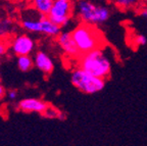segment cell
I'll list each match as a JSON object with an SVG mask.
<instances>
[{
  "instance_id": "obj_18",
  "label": "cell",
  "mask_w": 147,
  "mask_h": 146,
  "mask_svg": "<svg viewBox=\"0 0 147 146\" xmlns=\"http://www.w3.org/2000/svg\"><path fill=\"white\" fill-rule=\"evenodd\" d=\"M7 95H8V98L12 101V100H14V99H16V97H18V91L14 90V89L9 90L8 93H7Z\"/></svg>"
},
{
  "instance_id": "obj_4",
  "label": "cell",
  "mask_w": 147,
  "mask_h": 146,
  "mask_svg": "<svg viewBox=\"0 0 147 146\" xmlns=\"http://www.w3.org/2000/svg\"><path fill=\"white\" fill-rule=\"evenodd\" d=\"M21 25L28 32L39 33L50 37H56L61 32V28L52 23L46 16L39 14L33 7L24 11Z\"/></svg>"
},
{
  "instance_id": "obj_20",
  "label": "cell",
  "mask_w": 147,
  "mask_h": 146,
  "mask_svg": "<svg viewBox=\"0 0 147 146\" xmlns=\"http://www.w3.org/2000/svg\"><path fill=\"white\" fill-rule=\"evenodd\" d=\"M5 94V89H4V87L2 86V85L0 84V98H2L3 96H4Z\"/></svg>"
},
{
  "instance_id": "obj_11",
  "label": "cell",
  "mask_w": 147,
  "mask_h": 146,
  "mask_svg": "<svg viewBox=\"0 0 147 146\" xmlns=\"http://www.w3.org/2000/svg\"><path fill=\"white\" fill-rule=\"evenodd\" d=\"M54 0H30L31 7L43 16H48Z\"/></svg>"
},
{
  "instance_id": "obj_17",
  "label": "cell",
  "mask_w": 147,
  "mask_h": 146,
  "mask_svg": "<svg viewBox=\"0 0 147 146\" xmlns=\"http://www.w3.org/2000/svg\"><path fill=\"white\" fill-rule=\"evenodd\" d=\"M8 51V44L6 41L0 40V57H2L3 55H5Z\"/></svg>"
},
{
  "instance_id": "obj_5",
  "label": "cell",
  "mask_w": 147,
  "mask_h": 146,
  "mask_svg": "<svg viewBox=\"0 0 147 146\" xmlns=\"http://www.w3.org/2000/svg\"><path fill=\"white\" fill-rule=\"evenodd\" d=\"M71 81L79 91L85 94H95L100 92L105 86L104 79L92 75L79 66L71 72Z\"/></svg>"
},
{
  "instance_id": "obj_24",
  "label": "cell",
  "mask_w": 147,
  "mask_h": 146,
  "mask_svg": "<svg viewBox=\"0 0 147 146\" xmlns=\"http://www.w3.org/2000/svg\"><path fill=\"white\" fill-rule=\"evenodd\" d=\"M0 20H1V16H0Z\"/></svg>"
},
{
  "instance_id": "obj_15",
  "label": "cell",
  "mask_w": 147,
  "mask_h": 146,
  "mask_svg": "<svg viewBox=\"0 0 147 146\" xmlns=\"http://www.w3.org/2000/svg\"><path fill=\"white\" fill-rule=\"evenodd\" d=\"M43 114L46 116V118H49V119H56L58 118V114H59V112H58L56 108L52 107V106H49L46 108V110L43 112Z\"/></svg>"
},
{
  "instance_id": "obj_2",
  "label": "cell",
  "mask_w": 147,
  "mask_h": 146,
  "mask_svg": "<svg viewBox=\"0 0 147 146\" xmlns=\"http://www.w3.org/2000/svg\"><path fill=\"white\" fill-rule=\"evenodd\" d=\"M79 68L96 76L107 79L111 72V62L109 57L104 52V48H97L94 50L81 54L78 58Z\"/></svg>"
},
{
  "instance_id": "obj_7",
  "label": "cell",
  "mask_w": 147,
  "mask_h": 146,
  "mask_svg": "<svg viewBox=\"0 0 147 146\" xmlns=\"http://www.w3.org/2000/svg\"><path fill=\"white\" fill-rule=\"evenodd\" d=\"M35 47H36V43L34 39L26 34L18 35L13 37V39L10 41V49L16 56L30 55L35 50Z\"/></svg>"
},
{
  "instance_id": "obj_13",
  "label": "cell",
  "mask_w": 147,
  "mask_h": 146,
  "mask_svg": "<svg viewBox=\"0 0 147 146\" xmlns=\"http://www.w3.org/2000/svg\"><path fill=\"white\" fill-rule=\"evenodd\" d=\"M18 68L22 72H29L34 66V59L30 55H20L18 56Z\"/></svg>"
},
{
  "instance_id": "obj_22",
  "label": "cell",
  "mask_w": 147,
  "mask_h": 146,
  "mask_svg": "<svg viewBox=\"0 0 147 146\" xmlns=\"http://www.w3.org/2000/svg\"><path fill=\"white\" fill-rule=\"evenodd\" d=\"M57 119H60V120H64L65 119V114H62V112H59V114H58V118Z\"/></svg>"
},
{
  "instance_id": "obj_10",
  "label": "cell",
  "mask_w": 147,
  "mask_h": 146,
  "mask_svg": "<svg viewBox=\"0 0 147 146\" xmlns=\"http://www.w3.org/2000/svg\"><path fill=\"white\" fill-rule=\"evenodd\" d=\"M34 66L42 73L49 75L54 69V64L51 57L44 51H37L34 56Z\"/></svg>"
},
{
  "instance_id": "obj_6",
  "label": "cell",
  "mask_w": 147,
  "mask_h": 146,
  "mask_svg": "<svg viewBox=\"0 0 147 146\" xmlns=\"http://www.w3.org/2000/svg\"><path fill=\"white\" fill-rule=\"evenodd\" d=\"M74 12V4L71 0H54L47 18L58 27L69 26Z\"/></svg>"
},
{
  "instance_id": "obj_21",
  "label": "cell",
  "mask_w": 147,
  "mask_h": 146,
  "mask_svg": "<svg viewBox=\"0 0 147 146\" xmlns=\"http://www.w3.org/2000/svg\"><path fill=\"white\" fill-rule=\"evenodd\" d=\"M13 2H16V3H28L30 2V0H11Z\"/></svg>"
},
{
  "instance_id": "obj_23",
  "label": "cell",
  "mask_w": 147,
  "mask_h": 146,
  "mask_svg": "<svg viewBox=\"0 0 147 146\" xmlns=\"http://www.w3.org/2000/svg\"><path fill=\"white\" fill-rule=\"evenodd\" d=\"M0 40H2V38H1V37H0Z\"/></svg>"
},
{
  "instance_id": "obj_19",
  "label": "cell",
  "mask_w": 147,
  "mask_h": 146,
  "mask_svg": "<svg viewBox=\"0 0 147 146\" xmlns=\"http://www.w3.org/2000/svg\"><path fill=\"white\" fill-rule=\"evenodd\" d=\"M140 16H142V18H146V20H147V6H145L144 8L141 10Z\"/></svg>"
},
{
  "instance_id": "obj_8",
  "label": "cell",
  "mask_w": 147,
  "mask_h": 146,
  "mask_svg": "<svg viewBox=\"0 0 147 146\" xmlns=\"http://www.w3.org/2000/svg\"><path fill=\"white\" fill-rule=\"evenodd\" d=\"M56 42L67 56L74 57L77 59L81 56V53L74 41L71 32H60L56 36Z\"/></svg>"
},
{
  "instance_id": "obj_14",
  "label": "cell",
  "mask_w": 147,
  "mask_h": 146,
  "mask_svg": "<svg viewBox=\"0 0 147 146\" xmlns=\"http://www.w3.org/2000/svg\"><path fill=\"white\" fill-rule=\"evenodd\" d=\"M113 2L119 9L127 10V9H131L137 6L140 0H113Z\"/></svg>"
},
{
  "instance_id": "obj_12",
  "label": "cell",
  "mask_w": 147,
  "mask_h": 146,
  "mask_svg": "<svg viewBox=\"0 0 147 146\" xmlns=\"http://www.w3.org/2000/svg\"><path fill=\"white\" fill-rule=\"evenodd\" d=\"M16 26L10 18H1L0 20V37L8 38L13 33Z\"/></svg>"
},
{
  "instance_id": "obj_1",
  "label": "cell",
  "mask_w": 147,
  "mask_h": 146,
  "mask_svg": "<svg viewBox=\"0 0 147 146\" xmlns=\"http://www.w3.org/2000/svg\"><path fill=\"white\" fill-rule=\"evenodd\" d=\"M71 33L81 54L106 46L103 34L96 26L82 22Z\"/></svg>"
},
{
  "instance_id": "obj_16",
  "label": "cell",
  "mask_w": 147,
  "mask_h": 146,
  "mask_svg": "<svg viewBox=\"0 0 147 146\" xmlns=\"http://www.w3.org/2000/svg\"><path fill=\"white\" fill-rule=\"evenodd\" d=\"M134 43L136 44V46L137 47H140V46H144L146 45L147 43V38L144 36V35H137V36L135 37V39H134Z\"/></svg>"
},
{
  "instance_id": "obj_3",
  "label": "cell",
  "mask_w": 147,
  "mask_h": 146,
  "mask_svg": "<svg viewBox=\"0 0 147 146\" xmlns=\"http://www.w3.org/2000/svg\"><path fill=\"white\" fill-rule=\"evenodd\" d=\"M74 10L81 22L93 26H99L109 20L111 10L108 6L96 4L91 0H78Z\"/></svg>"
},
{
  "instance_id": "obj_9",
  "label": "cell",
  "mask_w": 147,
  "mask_h": 146,
  "mask_svg": "<svg viewBox=\"0 0 147 146\" xmlns=\"http://www.w3.org/2000/svg\"><path fill=\"white\" fill-rule=\"evenodd\" d=\"M18 110L24 112H37L42 114L48 107V104L44 100L38 98H25L18 102Z\"/></svg>"
}]
</instances>
